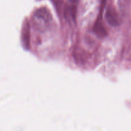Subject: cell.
I'll use <instances>...</instances> for the list:
<instances>
[{
    "label": "cell",
    "instance_id": "cell-2",
    "mask_svg": "<svg viewBox=\"0 0 131 131\" xmlns=\"http://www.w3.org/2000/svg\"><path fill=\"white\" fill-rule=\"evenodd\" d=\"M30 26L28 19H25L21 31V42L24 49L29 50L30 47Z\"/></svg>",
    "mask_w": 131,
    "mask_h": 131
},
{
    "label": "cell",
    "instance_id": "cell-7",
    "mask_svg": "<svg viewBox=\"0 0 131 131\" xmlns=\"http://www.w3.org/2000/svg\"><path fill=\"white\" fill-rule=\"evenodd\" d=\"M119 5L123 11H125L129 8V0H119Z\"/></svg>",
    "mask_w": 131,
    "mask_h": 131
},
{
    "label": "cell",
    "instance_id": "cell-1",
    "mask_svg": "<svg viewBox=\"0 0 131 131\" xmlns=\"http://www.w3.org/2000/svg\"><path fill=\"white\" fill-rule=\"evenodd\" d=\"M52 20V15L46 8L37 9L33 14L35 24L40 29H45L48 28L51 24Z\"/></svg>",
    "mask_w": 131,
    "mask_h": 131
},
{
    "label": "cell",
    "instance_id": "cell-8",
    "mask_svg": "<svg viewBox=\"0 0 131 131\" xmlns=\"http://www.w3.org/2000/svg\"><path fill=\"white\" fill-rule=\"evenodd\" d=\"M68 1H69V2L72 4H76V3H78V1H79V0H68Z\"/></svg>",
    "mask_w": 131,
    "mask_h": 131
},
{
    "label": "cell",
    "instance_id": "cell-3",
    "mask_svg": "<svg viewBox=\"0 0 131 131\" xmlns=\"http://www.w3.org/2000/svg\"><path fill=\"white\" fill-rule=\"evenodd\" d=\"M105 17H106L107 23L111 26L116 27L120 25V16L113 6H110L107 7L106 14H105Z\"/></svg>",
    "mask_w": 131,
    "mask_h": 131
},
{
    "label": "cell",
    "instance_id": "cell-5",
    "mask_svg": "<svg viewBox=\"0 0 131 131\" xmlns=\"http://www.w3.org/2000/svg\"><path fill=\"white\" fill-rule=\"evenodd\" d=\"M64 14L66 19L75 21L76 18V6L74 5V4L71 5H65L64 8Z\"/></svg>",
    "mask_w": 131,
    "mask_h": 131
},
{
    "label": "cell",
    "instance_id": "cell-6",
    "mask_svg": "<svg viewBox=\"0 0 131 131\" xmlns=\"http://www.w3.org/2000/svg\"><path fill=\"white\" fill-rule=\"evenodd\" d=\"M51 1H52L54 6H55V8H56L58 12L61 11L63 3V0H51Z\"/></svg>",
    "mask_w": 131,
    "mask_h": 131
},
{
    "label": "cell",
    "instance_id": "cell-4",
    "mask_svg": "<svg viewBox=\"0 0 131 131\" xmlns=\"http://www.w3.org/2000/svg\"><path fill=\"white\" fill-rule=\"evenodd\" d=\"M93 31L95 34L99 38H104L107 35V32L102 22V17H99L97 21L95 23Z\"/></svg>",
    "mask_w": 131,
    "mask_h": 131
}]
</instances>
